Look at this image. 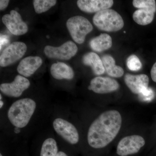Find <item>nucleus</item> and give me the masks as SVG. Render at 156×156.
Listing matches in <instances>:
<instances>
[{"instance_id":"obj_27","label":"nucleus","mask_w":156,"mask_h":156,"mask_svg":"<svg viewBox=\"0 0 156 156\" xmlns=\"http://www.w3.org/2000/svg\"><path fill=\"white\" fill-rule=\"evenodd\" d=\"M0 156H3L2 154V153H0Z\"/></svg>"},{"instance_id":"obj_20","label":"nucleus","mask_w":156,"mask_h":156,"mask_svg":"<svg viewBox=\"0 0 156 156\" xmlns=\"http://www.w3.org/2000/svg\"><path fill=\"white\" fill-rule=\"evenodd\" d=\"M107 73L113 77H121L124 73L122 68L115 65L114 58L109 55H105L101 58Z\"/></svg>"},{"instance_id":"obj_6","label":"nucleus","mask_w":156,"mask_h":156,"mask_svg":"<svg viewBox=\"0 0 156 156\" xmlns=\"http://www.w3.org/2000/svg\"><path fill=\"white\" fill-rule=\"evenodd\" d=\"M133 5L138 9L133 14L134 21L139 25H148L152 22L156 12L154 0H134Z\"/></svg>"},{"instance_id":"obj_16","label":"nucleus","mask_w":156,"mask_h":156,"mask_svg":"<svg viewBox=\"0 0 156 156\" xmlns=\"http://www.w3.org/2000/svg\"><path fill=\"white\" fill-rule=\"evenodd\" d=\"M112 0H79L78 7L81 11L87 13H95L110 9L113 5Z\"/></svg>"},{"instance_id":"obj_19","label":"nucleus","mask_w":156,"mask_h":156,"mask_svg":"<svg viewBox=\"0 0 156 156\" xmlns=\"http://www.w3.org/2000/svg\"><path fill=\"white\" fill-rule=\"evenodd\" d=\"M112 44L111 37L106 34H101L92 39L90 42V46L92 50L98 52L108 50L111 48Z\"/></svg>"},{"instance_id":"obj_2","label":"nucleus","mask_w":156,"mask_h":156,"mask_svg":"<svg viewBox=\"0 0 156 156\" xmlns=\"http://www.w3.org/2000/svg\"><path fill=\"white\" fill-rule=\"evenodd\" d=\"M122 122V116L118 111L112 110L101 114L88 128L87 140L89 147L95 150L106 147L119 134Z\"/></svg>"},{"instance_id":"obj_23","label":"nucleus","mask_w":156,"mask_h":156,"mask_svg":"<svg viewBox=\"0 0 156 156\" xmlns=\"http://www.w3.org/2000/svg\"><path fill=\"white\" fill-rule=\"evenodd\" d=\"M140 97L144 101L151 100L154 97V93L152 89L148 88L139 94Z\"/></svg>"},{"instance_id":"obj_17","label":"nucleus","mask_w":156,"mask_h":156,"mask_svg":"<svg viewBox=\"0 0 156 156\" xmlns=\"http://www.w3.org/2000/svg\"><path fill=\"white\" fill-rule=\"evenodd\" d=\"M50 73L53 78L57 80H71L74 77L73 69L64 62H60L51 66Z\"/></svg>"},{"instance_id":"obj_15","label":"nucleus","mask_w":156,"mask_h":156,"mask_svg":"<svg viewBox=\"0 0 156 156\" xmlns=\"http://www.w3.org/2000/svg\"><path fill=\"white\" fill-rule=\"evenodd\" d=\"M42 63L43 60L39 56H28L20 62L17 71L20 75L29 77L41 67Z\"/></svg>"},{"instance_id":"obj_5","label":"nucleus","mask_w":156,"mask_h":156,"mask_svg":"<svg viewBox=\"0 0 156 156\" xmlns=\"http://www.w3.org/2000/svg\"><path fill=\"white\" fill-rule=\"evenodd\" d=\"M66 27L73 40L79 44H83L86 36L93 30L89 20L81 16L70 17L67 20Z\"/></svg>"},{"instance_id":"obj_7","label":"nucleus","mask_w":156,"mask_h":156,"mask_svg":"<svg viewBox=\"0 0 156 156\" xmlns=\"http://www.w3.org/2000/svg\"><path fill=\"white\" fill-rule=\"evenodd\" d=\"M145 144V140L140 135L125 136L118 143L117 154L119 156L134 155L138 153Z\"/></svg>"},{"instance_id":"obj_8","label":"nucleus","mask_w":156,"mask_h":156,"mask_svg":"<svg viewBox=\"0 0 156 156\" xmlns=\"http://www.w3.org/2000/svg\"><path fill=\"white\" fill-rule=\"evenodd\" d=\"M30 86V81L27 78L18 75L12 82L1 84L0 90L3 95L7 97L18 98L22 96L23 92Z\"/></svg>"},{"instance_id":"obj_24","label":"nucleus","mask_w":156,"mask_h":156,"mask_svg":"<svg viewBox=\"0 0 156 156\" xmlns=\"http://www.w3.org/2000/svg\"><path fill=\"white\" fill-rule=\"evenodd\" d=\"M151 77L154 82L156 83V62L152 67L151 71Z\"/></svg>"},{"instance_id":"obj_18","label":"nucleus","mask_w":156,"mask_h":156,"mask_svg":"<svg viewBox=\"0 0 156 156\" xmlns=\"http://www.w3.org/2000/svg\"><path fill=\"white\" fill-rule=\"evenodd\" d=\"M83 62L85 65L91 66L96 75L103 74L105 72L102 60L96 53L93 52L86 53L83 56Z\"/></svg>"},{"instance_id":"obj_11","label":"nucleus","mask_w":156,"mask_h":156,"mask_svg":"<svg viewBox=\"0 0 156 156\" xmlns=\"http://www.w3.org/2000/svg\"><path fill=\"white\" fill-rule=\"evenodd\" d=\"M40 156H56L59 151V141L52 130H47L38 137Z\"/></svg>"},{"instance_id":"obj_1","label":"nucleus","mask_w":156,"mask_h":156,"mask_svg":"<svg viewBox=\"0 0 156 156\" xmlns=\"http://www.w3.org/2000/svg\"><path fill=\"white\" fill-rule=\"evenodd\" d=\"M52 108L41 106L37 100L30 97L15 100L6 106L2 113V136L10 142H16L37 126L43 115L50 114Z\"/></svg>"},{"instance_id":"obj_9","label":"nucleus","mask_w":156,"mask_h":156,"mask_svg":"<svg viewBox=\"0 0 156 156\" xmlns=\"http://www.w3.org/2000/svg\"><path fill=\"white\" fill-rule=\"evenodd\" d=\"M27 50L26 45L21 42H13L1 53L0 66L6 67L13 64L24 56Z\"/></svg>"},{"instance_id":"obj_13","label":"nucleus","mask_w":156,"mask_h":156,"mask_svg":"<svg viewBox=\"0 0 156 156\" xmlns=\"http://www.w3.org/2000/svg\"><path fill=\"white\" fill-rule=\"evenodd\" d=\"M119 87V84L114 79L98 76L91 80L88 89L97 94H104L116 91Z\"/></svg>"},{"instance_id":"obj_10","label":"nucleus","mask_w":156,"mask_h":156,"mask_svg":"<svg viewBox=\"0 0 156 156\" xmlns=\"http://www.w3.org/2000/svg\"><path fill=\"white\" fill-rule=\"evenodd\" d=\"M77 51V46L72 41H68L60 47L47 46L44 49V53L49 58L62 60L70 59L76 54Z\"/></svg>"},{"instance_id":"obj_4","label":"nucleus","mask_w":156,"mask_h":156,"mask_svg":"<svg viewBox=\"0 0 156 156\" xmlns=\"http://www.w3.org/2000/svg\"><path fill=\"white\" fill-rule=\"evenodd\" d=\"M93 22L98 28L107 32L118 31L124 26V20L121 15L110 9L96 13L93 17Z\"/></svg>"},{"instance_id":"obj_12","label":"nucleus","mask_w":156,"mask_h":156,"mask_svg":"<svg viewBox=\"0 0 156 156\" xmlns=\"http://www.w3.org/2000/svg\"><path fill=\"white\" fill-rule=\"evenodd\" d=\"M2 20L9 31L14 35H22L28 31L27 24L22 20L20 14L15 10L10 11V14L4 15Z\"/></svg>"},{"instance_id":"obj_25","label":"nucleus","mask_w":156,"mask_h":156,"mask_svg":"<svg viewBox=\"0 0 156 156\" xmlns=\"http://www.w3.org/2000/svg\"><path fill=\"white\" fill-rule=\"evenodd\" d=\"M9 0H1L0 1V10L2 11L6 9L9 5Z\"/></svg>"},{"instance_id":"obj_21","label":"nucleus","mask_w":156,"mask_h":156,"mask_svg":"<svg viewBox=\"0 0 156 156\" xmlns=\"http://www.w3.org/2000/svg\"><path fill=\"white\" fill-rule=\"evenodd\" d=\"M56 2V0H34L33 1L34 9L37 14H41L55 5Z\"/></svg>"},{"instance_id":"obj_3","label":"nucleus","mask_w":156,"mask_h":156,"mask_svg":"<svg viewBox=\"0 0 156 156\" xmlns=\"http://www.w3.org/2000/svg\"><path fill=\"white\" fill-rule=\"evenodd\" d=\"M68 109L61 106L52 108L50 113L51 130L59 142L66 145L75 146L80 142L77 128L70 119Z\"/></svg>"},{"instance_id":"obj_22","label":"nucleus","mask_w":156,"mask_h":156,"mask_svg":"<svg viewBox=\"0 0 156 156\" xmlns=\"http://www.w3.org/2000/svg\"><path fill=\"white\" fill-rule=\"evenodd\" d=\"M128 68L133 71L139 70L142 67V63L139 58L135 55H131L127 59Z\"/></svg>"},{"instance_id":"obj_26","label":"nucleus","mask_w":156,"mask_h":156,"mask_svg":"<svg viewBox=\"0 0 156 156\" xmlns=\"http://www.w3.org/2000/svg\"><path fill=\"white\" fill-rule=\"evenodd\" d=\"M56 156H69L66 152L63 151H58V154Z\"/></svg>"},{"instance_id":"obj_14","label":"nucleus","mask_w":156,"mask_h":156,"mask_svg":"<svg viewBox=\"0 0 156 156\" xmlns=\"http://www.w3.org/2000/svg\"><path fill=\"white\" fill-rule=\"evenodd\" d=\"M124 80L126 86L134 94L139 95L149 88V79L145 74L133 75L126 74Z\"/></svg>"}]
</instances>
